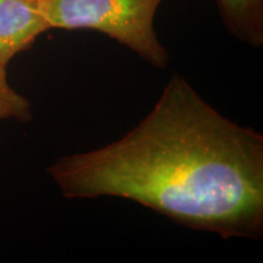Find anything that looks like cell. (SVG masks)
Wrapping results in <instances>:
<instances>
[{"label":"cell","instance_id":"6da1fadb","mask_svg":"<svg viewBox=\"0 0 263 263\" xmlns=\"http://www.w3.org/2000/svg\"><path fill=\"white\" fill-rule=\"evenodd\" d=\"M47 171L65 199L117 197L224 240L263 236V134L226 117L180 74L123 137Z\"/></svg>","mask_w":263,"mask_h":263},{"label":"cell","instance_id":"7a4b0ae2","mask_svg":"<svg viewBox=\"0 0 263 263\" xmlns=\"http://www.w3.org/2000/svg\"><path fill=\"white\" fill-rule=\"evenodd\" d=\"M164 0H39L51 29H89L105 34L155 68L171 57L155 29Z\"/></svg>","mask_w":263,"mask_h":263},{"label":"cell","instance_id":"3957f363","mask_svg":"<svg viewBox=\"0 0 263 263\" xmlns=\"http://www.w3.org/2000/svg\"><path fill=\"white\" fill-rule=\"evenodd\" d=\"M50 29L39 0H0V66L8 67Z\"/></svg>","mask_w":263,"mask_h":263},{"label":"cell","instance_id":"277c9868","mask_svg":"<svg viewBox=\"0 0 263 263\" xmlns=\"http://www.w3.org/2000/svg\"><path fill=\"white\" fill-rule=\"evenodd\" d=\"M227 32L250 48L263 45V0H216Z\"/></svg>","mask_w":263,"mask_h":263},{"label":"cell","instance_id":"5b68a950","mask_svg":"<svg viewBox=\"0 0 263 263\" xmlns=\"http://www.w3.org/2000/svg\"><path fill=\"white\" fill-rule=\"evenodd\" d=\"M33 118L32 104L10 84L6 67L0 66V121L27 123Z\"/></svg>","mask_w":263,"mask_h":263}]
</instances>
